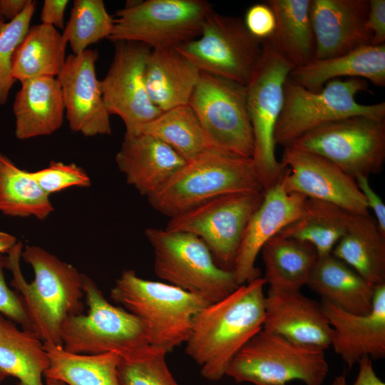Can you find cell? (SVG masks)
<instances>
[{"label":"cell","mask_w":385,"mask_h":385,"mask_svg":"<svg viewBox=\"0 0 385 385\" xmlns=\"http://www.w3.org/2000/svg\"><path fill=\"white\" fill-rule=\"evenodd\" d=\"M30 0H0V14L4 19L12 21L20 15Z\"/></svg>","instance_id":"bcb514c9"},{"label":"cell","mask_w":385,"mask_h":385,"mask_svg":"<svg viewBox=\"0 0 385 385\" xmlns=\"http://www.w3.org/2000/svg\"><path fill=\"white\" fill-rule=\"evenodd\" d=\"M49 360L43 342L31 330L19 329L0 314V381L6 377L17 385H44Z\"/></svg>","instance_id":"83f0119b"},{"label":"cell","mask_w":385,"mask_h":385,"mask_svg":"<svg viewBox=\"0 0 385 385\" xmlns=\"http://www.w3.org/2000/svg\"><path fill=\"white\" fill-rule=\"evenodd\" d=\"M83 288L88 312L63 323L61 337L66 351L82 354L115 352L121 358H130L152 346L147 325L126 309L111 304L85 274Z\"/></svg>","instance_id":"5b68a950"},{"label":"cell","mask_w":385,"mask_h":385,"mask_svg":"<svg viewBox=\"0 0 385 385\" xmlns=\"http://www.w3.org/2000/svg\"><path fill=\"white\" fill-rule=\"evenodd\" d=\"M167 353L151 346L138 355L120 357L118 374L121 385H179L167 366Z\"/></svg>","instance_id":"8d00e7d4"},{"label":"cell","mask_w":385,"mask_h":385,"mask_svg":"<svg viewBox=\"0 0 385 385\" xmlns=\"http://www.w3.org/2000/svg\"><path fill=\"white\" fill-rule=\"evenodd\" d=\"M188 106L212 148L252 157L253 135L245 86L201 72Z\"/></svg>","instance_id":"4fadbf2b"},{"label":"cell","mask_w":385,"mask_h":385,"mask_svg":"<svg viewBox=\"0 0 385 385\" xmlns=\"http://www.w3.org/2000/svg\"><path fill=\"white\" fill-rule=\"evenodd\" d=\"M0 19L4 20V19L1 17V14H0Z\"/></svg>","instance_id":"f907efd6"},{"label":"cell","mask_w":385,"mask_h":385,"mask_svg":"<svg viewBox=\"0 0 385 385\" xmlns=\"http://www.w3.org/2000/svg\"><path fill=\"white\" fill-rule=\"evenodd\" d=\"M36 6V1L30 0L24 11L5 24L0 32V106L6 103L16 81L12 72L14 54L30 27Z\"/></svg>","instance_id":"74e56055"},{"label":"cell","mask_w":385,"mask_h":385,"mask_svg":"<svg viewBox=\"0 0 385 385\" xmlns=\"http://www.w3.org/2000/svg\"><path fill=\"white\" fill-rule=\"evenodd\" d=\"M351 212L334 205L308 199L304 213L277 235L311 245L318 257L332 254L344 235Z\"/></svg>","instance_id":"d6a6232c"},{"label":"cell","mask_w":385,"mask_h":385,"mask_svg":"<svg viewBox=\"0 0 385 385\" xmlns=\"http://www.w3.org/2000/svg\"><path fill=\"white\" fill-rule=\"evenodd\" d=\"M264 278L239 286L194 316L185 351L202 376L218 381L240 349L262 329L265 314Z\"/></svg>","instance_id":"7a4b0ae2"},{"label":"cell","mask_w":385,"mask_h":385,"mask_svg":"<svg viewBox=\"0 0 385 385\" xmlns=\"http://www.w3.org/2000/svg\"><path fill=\"white\" fill-rule=\"evenodd\" d=\"M357 364L359 371L353 385H385L376 375L370 357L364 356ZM331 385H348L345 375L336 376Z\"/></svg>","instance_id":"ee69618b"},{"label":"cell","mask_w":385,"mask_h":385,"mask_svg":"<svg viewBox=\"0 0 385 385\" xmlns=\"http://www.w3.org/2000/svg\"><path fill=\"white\" fill-rule=\"evenodd\" d=\"M31 174L49 195L71 187L88 188L91 183L84 169L73 163L51 161L48 167Z\"/></svg>","instance_id":"f35d334b"},{"label":"cell","mask_w":385,"mask_h":385,"mask_svg":"<svg viewBox=\"0 0 385 385\" xmlns=\"http://www.w3.org/2000/svg\"><path fill=\"white\" fill-rule=\"evenodd\" d=\"M276 26L271 37L277 50L294 66H303L314 57L311 0H267Z\"/></svg>","instance_id":"f546056e"},{"label":"cell","mask_w":385,"mask_h":385,"mask_svg":"<svg viewBox=\"0 0 385 385\" xmlns=\"http://www.w3.org/2000/svg\"><path fill=\"white\" fill-rule=\"evenodd\" d=\"M367 90L365 79L354 78L332 80L322 90L314 92L288 77L274 132L276 145L284 147L312 129L353 115L384 120V101L364 105L356 101L358 93Z\"/></svg>","instance_id":"9c48e42d"},{"label":"cell","mask_w":385,"mask_h":385,"mask_svg":"<svg viewBox=\"0 0 385 385\" xmlns=\"http://www.w3.org/2000/svg\"><path fill=\"white\" fill-rule=\"evenodd\" d=\"M31 172L16 166L0 153V212L11 217L46 219L54 207Z\"/></svg>","instance_id":"836d02e7"},{"label":"cell","mask_w":385,"mask_h":385,"mask_svg":"<svg viewBox=\"0 0 385 385\" xmlns=\"http://www.w3.org/2000/svg\"><path fill=\"white\" fill-rule=\"evenodd\" d=\"M66 45L55 27L42 24L30 26L14 54V78L22 83L38 77H56L66 58Z\"/></svg>","instance_id":"1f68e13d"},{"label":"cell","mask_w":385,"mask_h":385,"mask_svg":"<svg viewBox=\"0 0 385 385\" xmlns=\"http://www.w3.org/2000/svg\"><path fill=\"white\" fill-rule=\"evenodd\" d=\"M249 33L260 41L271 38L275 30L274 12L266 1L251 6L243 20Z\"/></svg>","instance_id":"60d3db41"},{"label":"cell","mask_w":385,"mask_h":385,"mask_svg":"<svg viewBox=\"0 0 385 385\" xmlns=\"http://www.w3.org/2000/svg\"><path fill=\"white\" fill-rule=\"evenodd\" d=\"M113 26L102 0H75L61 34L73 54H79L99 41L109 38Z\"/></svg>","instance_id":"d590c367"},{"label":"cell","mask_w":385,"mask_h":385,"mask_svg":"<svg viewBox=\"0 0 385 385\" xmlns=\"http://www.w3.org/2000/svg\"><path fill=\"white\" fill-rule=\"evenodd\" d=\"M200 73L175 48L152 49L145 67L150 101L162 112L188 105Z\"/></svg>","instance_id":"d4e9b609"},{"label":"cell","mask_w":385,"mask_h":385,"mask_svg":"<svg viewBox=\"0 0 385 385\" xmlns=\"http://www.w3.org/2000/svg\"><path fill=\"white\" fill-rule=\"evenodd\" d=\"M340 77L366 79L377 86H384L385 43L368 44L337 56L313 59L294 68L289 75L292 81L314 92Z\"/></svg>","instance_id":"603a6c76"},{"label":"cell","mask_w":385,"mask_h":385,"mask_svg":"<svg viewBox=\"0 0 385 385\" xmlns=\"http://www.w3.org/2000/svg\"><path fill=\"white\" fill-rule=\"evenodd\" d=\"M43 346L49 360L45 378L66 385H121L118 374L120 356L115 352L82 354L48 343Z\"/></svg>","instance_id":"4dcf8cb0"},{"label":"cell","mask_w":385,"mask_h":385,"mask_svg":"<svg viewBox=\"0 0 385 385\" xmlns=\"http://www.w3.org/2000/svg\"><path fill=\"white\" fill-rule=\"evenodd\" d=\"M263 194L242 192L214 197L170 217L165 229L197 236L216 264L232 271L244 232Z\"/></svg>","instance_id":"5bb4252c"},{"label":"cell","mask_w":385,"mask_h":385,"mask_svg":"<svg viewBox=\"0 0 385 385\" xmlns=\"http://www.w3.org/2000/svg\"><path fill=\"white\" fill-rule=\"evenodd\" d=\"M332 329L331 344L349 368L364 357L385 356V283L375 286L373 307L366 314L343 310L322 300Z\"/></svg>","instance_id":"d6986e66"},{"label":"cell","mask_w":385,"mask_h":385,"mask_svg":"<svg viewBox=\"0 0 385 385\" xmlns=\"http://www.w3.org/2000/svg\"><path fill=\"white\" fill-rule=\"evenodd\" d=\"M369 0H311L314 59L342 55L371 43L366 26Z\"/></svg>","instance_id":"ffe728a7"},{"label":"cell","mask_w":385,"mask_h":385,"mask_svg":"<svg viewBox=\"0 0 385 385\" xmlns=\"http://www.w3.org/2000/svg\"><path fill=\"white\" fill-rule=\"evenodd\" d=\"M366 26L372 36V45L385 43V0H369Z\"/></svg>","instance_id":"b9f144b4"},{"label":"cell","mask_w":385,"mask_h":385,"mask_svg":"<svg viewBox=\"0 0 385 385\" xmlns=\"http://www.w3.org/2000/svg\"><path fill=\"white\" fill-rule=\"evenodd\" d=\"M270 289L297 292L307 285L318 256L309 243L277 235L261 250Z\"/></svg>","instance_id":"f1b7e54d"},{"label":"cell","mask_w":385,"mask_h":385,"mask_svg":"<svg viewBox=\"0 0 385 385\" xmlns=\"http://www.w3.org/2000/svg\"><path fill=\"white\" fill-rule=\"evenodd\" d=\"M332 255L374 286L385 283V234L369 214L351 213Z\"/></svg>","instance_id":"4316f807"},{"label":"cell","mask_w":385,"mask_h":385,"mask_svg":"<svg viewBox=\"0 0 385 385\" xmlns=\"http://www.w3.org/2000/svg\"><path fill=\"white\" fill-rule=\"evenodd\" d=\"M280 163L286 170L279 183L287 192L328 202L351 213L369 214L355 179L327 159L286 145Z\"/></svg>","instance_id":"2e32d148"},{"label":"cell","mask_w":385,"mask_h":385,"mask_svg":"<svg viewBox=\"0 0 385 385\" xmlns=\"http://www.w3.org/2000/svg\"><path fill=\"white\" fill-rule=\"evenodd\" d=\"M288 145L319 155L355 178L380 173L385 161V119L353 115L299 136Z\"/></svg>","instance_id":"8fae6325"},{"label":"cell","mask_w":385,"mask_h":385,"mask_svg":"<svg viewBox=\"0 0 385 385\" xmlns=\"http://www.w3.org/2000/svg\"><path fill=\"white\" fill-rule=\"evenodd\" d=\"M135 133L148 134L161 140L186 160L212 148L196 115L188 105L162 112Z\"/></svg>","instance_id":"e575fe53"},{"label":"cell","mask_w":385,"mask_h":385,"mask_svg":"<svg viewBox=\"0 0 385 385\" xmlns=\"http://www.w3.org/2000/svg\"><path fill=\"white\" fill-rule=\"evenodd\" d=\"M213 11L205 0H145L118 10L108 38L151 49L175 48L197 38L206 17Z\"/></svg>","instance_id":"30bf717a"},{"label":"cell","mask_w":385,"mask_h":385,"mask_svg":"<svg viewBox=\"0 0 385 385\" xmlns=\"http://www.w3.org/2000/svg\"><path fill=\"white\" fill-rule=\"evenodd\" d=\"M109 70L101 81L105 106L118 115L126 133H134L162 113L150 101L145 85V67L151 48L144 44L115 42Z\"/></svg>","instance_id":"9a60e30c"},{"label":"cell","mask_w":385,"mask_h":385,"mask_svg":"<svg viewBox=\"0 0 385 385\" xmlns=\"http://www.w3.org/2000/svg\"><path fill=\"white\" fill-rule=\"evenodd\" d=\"M307 285L346 312L366 314L372 309L375 286L332 254L317 258Z\"/></svg>","instance_id":"484cf974"},{"label":"cell","mask_w":385,"mask_h":385,"mask_svg":"<svg viewBox=\"0 0 385 385\" xmlns=\"http://www.w3.org/2000/svg\"><path fill=\"white\" fill-rule=\"evenodd\" d=\"M7 269L19 292L32 331L43 342L63 346V323L83 313V274L37 245L21 242L9 251Z\"/></svg>","instance_id":"6da1fadb"},{"label":"cell","mask_w":385,"mask_h":385,"mask_svg":"<svg viewBox=\"0 0 385 385\" xmlns=\"http://www.w3.org/2000/svg\"><path fill=\"white\" fill-rule=\"evenodd\" d=\"M115 161L128 183L149 197L159 191L187 160L151 135L125 133Z\"/></svg>","instance_id":"7402d4cb"},{"label":"cell","mask_w":385,"mask_h":385,"mask_svg":"<svg viewBox=\"0 0 385 385\" xmlns=\"http://www.w3.org/2000/svg\"><path fill=\"white\" fill-rule=\"evenodd\" d=\"M145 235L154 252V271L168 284L209 304L232 293L239 285L232 271L219 267L197 236L182 231L148 227Z\"/></svg>","instance_id":"52a82bcc"},{"label":"cell","mask_w":385,"mask_h":385,"mask_svg":"<svg viewBox=\"0 0 385 385\" xmlns=\"http://www.w3.org/2000/svg\"><path fill=\"white\" fill-rule=\"evenodd\" d=\"M97 58V51L88 48L70 54L56 77L70 128L87 137L111 133L110 114L96 76Z\"/></svg>","instance_id":"e0dca14e"},{"label":"cell","mask_w":385,"mask_h":385,"mask_svg":"<svg viewBox=\"0 0 385 385\" xmlns=\"http://www.w3.org/2000/svg\"><path fill=\"white\" fill-rule=\"evenodd\" d=\"M5 24L6 23H4V20L0 19V32H1V29H3Z\"/></svg>","instance_id":"681fc988"},{"label":"cell","mask_w":385,"mask_h":385,"mask_svg":"<svg viewBox=\"0 0 385 385\" xmlns=\"http://www.w3.org/2000/svg\"><path fill=\"white\" fill-rule=\"evenodd\" d=\"M263 191L252 158L211 148L187 160L148 199L155 210L171 217L220 195Z\"/></svg>","instance_id":"3957f363"},{"label":"cell","mask_w":385,"mask_h":385,"mask_svg":"<svg viewBox=\"0 0 385 385\" xmlns=\"http://www.w3.org/2000/svg\"><path fill=\"white\" fill-rule=\"evenodd\" d=\"M307 200L298 193L287 192L279 181L265 190L262 200L244 232L232 272L240 286L260 277L255 262L263 246L304 212Z\"/></svg>","instance_id":"ac0fdd59"},{"label":"cell","mask_w":385,"mask_h":385,"mask_svg":"<svg viewBox=\"0 0 385 385\" xmlns=\"http://www.w3.org/2000/svg\"><path fill=\"white\" fill-rule=\"evenodd\" d=\"M175 48L200 72L245 86L260 59L262 43L249 33L243 20L213 10L200 35Z\"/></svg>","instance_id":"7c38bea8"},{"label":"cell","mask_w":385,"mask_h":385,"mask_svg":"<svg viewBox=\"0 0 385 385\" xmlns=\"http://www.w3.org/2000/svg\"><path fill=\"white\" fill-rule=\"evenodd\" d=\"M13 111L15 135L19 140L48 135L63 124L65 107L56 77H38L21 83Z\"/></svg>","instance_id":"cb8c5ba5"},{"label":"cell","mask_w":385,"mask_h":385,"mask_svg":"<svg viewBox=\"0 0 385 385\" xmlns=\"http://www.w3.org/2000/svg\"><path fill=\"white\" fill-rule=\"evenodd\" d=\"M262 43L260 59L245 85L254 150L252 157L264 191L278 183L286 170L275 155L274 132L284 103V89L294 66L272 38Z\"/></svg>","instance_id":"8992f818"},{"label":"cell","mask_w":385,"mask_h":385,"mask_svg":"<svg viewBox=\"0 0 385 385\" xmlns=\"http://www.w3.org/2000/svg\"><path fill=\"white\" fill-rule=\"evenodd\" d=\"M7 268V257L0 255V314L19 324L22 329L31 330L22 300L18 293L11 289L5 280L4 270Z\"/></svg>","instance_id":"ab89813d"},{"label":"cell","mask_w":385,"mask_h":385,"mask_svg":"<svg viewBox=\"0 0 385 385\" xmlns=\"http://www.w3.org/2000/svg\"><path fill=\"white\" fill-rule=\"evenodd\" d=\"M262 329L296 344L326 349L332 329L322 304L300 291L268 290Z\"/></svg>","instance_id":"44dd1931"},{"label":"cell","mask_w":385,"mask_h":385,"mask_svg":"<svg viewBox=\"0 0 385 385\" xmlns=\"http://www.w3.org/2000/svg\"><path fill=\"white\" fill-rule=\"evenodd\" d=\"M68 0H45L41 9V21L44 25L64 29V13Z\"/></svg>","instance_id":"f6af8a7d"},{"label":"cell","mask_w":385,"mask_h":385,"mask_svg":"<svg viewBox=\"0 0 385 385\" xmlns=\"http://www.w3.org/2000/svg\"><path fill=\"white\" fill-rule=\"evenodd\" d=\"M110 297L147 325L152 346L168 352L187 341L194 316L209 304L168 283L143 279L131 270L116 279Z\"/></svg>","instance_id":"277c9868"},{"label":"cell","mask_w":385,"mask_h":385,"mask_svg":"<svg viewBox=\"0 0 385 385\" xmlns=\"http://www.w3.org/2000/svg\"><path fill=\"white\" fill-rule=\"evenodd\" d=\"M17 242L15 236L6 232L0 231V255L8 254Z\"/></svg>","instance_id":"7dc6e473"},{"label":"cell","mask_w":385,"mask_h":385,"mask_svg":"<svg viewBox=\"0 0 385 385\" xmlns=\"http://www.w3.org/2000/svg\"><path fill=\"white\" fill-rule=\"evenodd\" d=\"M328 371L324 349L262 329L235 355L225 376L255 385H286L296 379L322 385Z\"/></svg>","instance_id":"ba28073f"},{"label":"cell","mask_w":385,"mask_h":385,"mask_svg":"<svg viewBox=\"0 0 385 385\" xmlns=\"http://www.w3.org/2000/svg\"><path fill=\"white\" fill-rule=\"evenodd\" d=\"M354 179L365 199L368 209L371 208L372 210L380 230L385 234V205L384 202L370 185L369 177L360 175Z\"/></svg>","instance_id":"7bdbcfd3"},{"label":"cell","mask_w":385,"mask_h":385,"mask_svg":"<svg viewBox=\"0 0 385 385\" xmlns=\"http://www.w3.org/2000/svg\"><path fill=\"white\" fill-rule=\"evenodd\" d=\"M45 379H46V385H66L63 382L58 380L49 379V378H45Z\"/></svg>","instance_id":"c3c4849f"}]
</instances>
